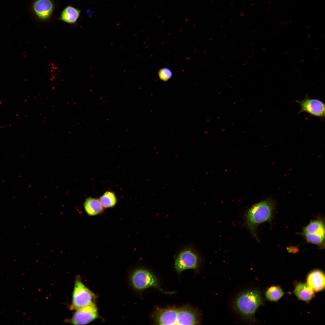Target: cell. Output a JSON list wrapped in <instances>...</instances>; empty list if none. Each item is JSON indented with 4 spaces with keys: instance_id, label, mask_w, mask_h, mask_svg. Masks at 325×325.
<instances>
[{
    "instance_id": "cell-1",
    "label": "cell",
    "mask_w": 325,
    "mask_h": 325,
    "mask_svg": "<svg viewBox=\"0 0 325 325\" xmlns=\"http://www.w3.org/2000/svg\"><path fill=\"white\" fill-rule=\"evenodd\" d=\"M151 317L159 325H197L201 322L202 313L197 308L189 305L181 306H156Z\"/></svg>"
},
{
    "instance_id": "cell-19",
    "label": "cell",
    "mask_w": 325,
    "mask_h": 325,
    "mask_svg": "<svg viewBox=\"0 0 325 325\" xmlns=\"http://www.w3.org/2000/svg\"><path fill=\"white\" fill-rule=\"evenodd\" d=\"M87 12L89 16H91L92 14V12H91V11L90 10H88Z\"/></svg>"
},
{
    "instance_id": "cell-13",
    "label": "cell",
    "mask_w": 325,
    "mask_h": 325,
    "mask_svg": "<svg viewBox=\"0 0 325 325\" xmlns=\"http://www.w3.org/2000/svg\"><path fill=\"white\" fill-rule=\"evenodd\" d=\"M80 13V10L73 7L68 6L62 11L60 19L67 23L73 24L77 21Z\"/></svg>"
},
{
    "instance_id": "cell-10",
    "label": "cell",
    "mask_w": 325,
    "mask_h": 325,
    "mask_svg": "<svg viewBox=\"0 0 325 325\" xmlns=\"http://www.w3.org/2000/svg\"><path fill=\"white\" fill-rule=\"evenodd\" d=\"M34 11L40 19L45 20L50 17L53 10V5L50 0H37L33 5Z\"/></svg>"
},
{
    "instance_id": "cell-5",
    "label": "cell",
    "mask_w": 325,
    "mask_h": 325,
    "mask_svg": "<svg viewBox=\"0 0 325 325\" xmlns=\"http://www.w3.org/2000/svg\"><path fill=\"white\" fill-rule=\"evenodd\" d=\"M130 281L133 287L138 291L153 288L167 293L161 288L159 279L156 275L146 268H140L134 270L131 274Z\"/></svg>"
},
{
    "instance_id": "cell-2",
    "label": "cell",
    "mask_w": 325,
    "mask_h": 325,
    "mask_svg": "<svg viewBox=\"0 0 325 325\" xmlns=\"http://www.w3.org/2000/svg\"><path fill=\"white\" fill-rule=\"evenodd\" d=\"M263 303L260 291L250 289L239 293L233 302L234 309L246 320L251 323L255 320V314Z\"/></svg>"
},
{
    "instance_id": "cell-8",
    "label": "cell",
    "mask_w": 325,
    "mask_h": 325,
    "mask_svg": "<svg viewBox=\"0 0 325 325\" xmlns=\"http://www.w3.org/2000/svg\"><path fill=\"white\" fill-rule=\"evenodd\" d=\"M301 106L300 112H305L310 115L320 118L325 116V105L320 100L306 97L303 100L296 101Z\"/></svg>"
},
{
    "instance_id": "cell-17",
    "label": "cell",
    "mask_w": 325,
    "mask_h": 325,
    "mask_svg": "<svg viewBox=\"0 0 325 325\" xmlns=\"http://www.w3.org/2000/svg\"><path fill=\"white\" fill-rule=\"evenodd\" d=\"M306 240L309 243L318 245L322 244L324 242L325 234H310L304 235Z\"/></svg>"
},
{
    "instance_id": "cell-14",
    "label": "cell",
    "mask_w": 325,
    "mask_h": 325,
    "mask_svg": "<svg viewBox=\"0 0 325 325\" xmlns=\"http://www.w3.org/2000/svg\"><path fill=\"white\" fill-rule=\"evenodd\" d=\"M303 234L304 235L310 234H325V228L323 222L320 220H316L311 221L304 228Z\"/></svg>"
},
{
    "instance_id": "cell-12",
    "label": "cell",
    "mask_w": 325,
    "mask_h": 325,
    "mask_svg": "<svg viewBox=\"0 0 325 325\" xmlns=\"http://www.w3.org/2000/svg\"><path fill=\"white\" fill-rule=\"evenodd\" d=\"M294 292L299 300L308 301L313 297L314 291L307 284L302 283H298L294 290Z\"/></svg>"
},
{
    "instance_id": "cell-3",
    "label": "cell",
    "mask_w": 325,
    "mask_h": 325,
    "mask_svg": "<svg viewBox=\"0 0 325 325\" xmlns=\"http://www.w3.org/2000/svg\"><path fill=\"white\" fill-rule=\"evenodd\" d=\"M274 205L272 200H264L253 205L247 212L245 216L246 225L256 238V227L260 224L271 221Z\"/></svg>"
},
{
    "instance_id": "cell-4",
    "label": "cell",
    "mask_w": 325,
    "mask_h": 325,
    "mask_svg": "<svg viewBox=\"0 0 325 325\" xmlns=\"http://www.w3.org/2000/svg\"><path fill=\"white\" fill-rule=\"evenodd\" d=\"M201 263V258L198 252L192 244H189L182 246L176 253L174 267L176 271L180 274L190 269L197 271Z\"/></svg>"
},
{
    "instance_id": "cell-16",
    "label": "cell",
    "mask_w": 325,
    "mask_h": 325,
    "mask_svg": "<svg viewBox=\"0 0 325 325\" xmlns=\"http://www.w3.org/2000/svg\"><path fill=\"white\" fill-rule=\"evenodd\" d=\"M284 293L279 286H272L269 288L265 293L266 299L272 302L278 301L283 296Z\"/></svg>"
},
{
    "instance_id": "cell-9",
    "label": "cell",
    "mask_w": 325,
    "mask_h": 325,
    "mask_svg": "<svg viewBox=\"0 0 325 325\" xmlns=\"http://www.w3.org/2000/svg\"><path fill=\"white\" fill-rule=\"evenodd\" d=\"M307 284L316 292L323 290L325 288V276L319 270L310 272L307 278Z\"/></svg>"
},
{
    "instance_id": "cell-7",
    "label": "cell",
    "mask_w": 325,
    "mask_h": 325,
    "mask_svg": "<svg viewBox=\"0 0 325 325\" xmlns=\"http://www.w3.org/2000/svg\"><path fill=\"white\" fill-rule=\"evenodd\" d=\"M68 322L74 325H85L95 320L98 316L97 307L94 303L76 310Z\"/></svg>"
},
{
    "instance_id": "cell-18",
    "label": "cell",
    "mask_w": 325,
    "mask_h": 325,
    "mask_svg": "<svg viewBox=\"0 0 325 325\" xmlns=\"http://www.w3.org/2000/svg\"><path fill=\"white\" fill-rule=\"evenodd\" d=\"M159 77L161 79L166 81L169 79L172 76L171 71L167 68H164L160 70L159 73Z\"/></svg>"
},
{
    "instance_id": "cell-15",
    "label": "cell",
    "mask_w": 325,
    "mask_h": 325,
    "mask_svg": "<svg viewBox=\"0 0 325 325\" xmlns=\"http://www.w3.org/2000/svg\"><path fill=\"white\" fill-rule=\"evenodd\" d=\"M99 199L104 208L114 207L116 205L117 201L115 193L110 191L105 192Z\"/></svg>"
},
{
    "instance_id": "cell-11",
    "label": "cell",
    "mask_w": 325,
    "mask_h": 325,
    "mask_svg": "<svg viewBox=\"0 0 325 325\" xmlns=\"http://www.w3.org/2000/svg\"><path fill=\"white\" fill-rule=\"evenodd\" d=\"M84 208L87 214L91 216H95L103 212L104 208L99 199L92 197L86 199L84 203Z\"/></svg>"
},
{
    "instance_id": "cell-6",
    "label": "cell",
    "mask_w": 325,
    "mask_h": 325,
    "mask_svg": "<svg viewBox=\"0 0 325 325\" xmlns=\"http://www.w3.org/2000/svg\"><path fill=\"white\" fill-rule=\"evenodd\" d=\"M95 296L78 277L76 279L70 309L76 310L94 302Z\"/></svg>"
}]
</instances>
